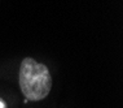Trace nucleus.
Masks as SVG:
<instances>
[{"label": "nucleus", "mask_w": 123, "mask_h": 108, "mask_svg": "<svg viewBox=\"0 0 123 108\" xmlns=\"http://www.w3.org/2000/svg\"><path fill=\"white\" fill-rule=\"evenodd\" d=\"M19 89L26 100H42L51 93L52 77L47 65L25 57L19 65Z\"/></svg>", "instance_id": "nucleus-1"}, {"label": "nucleus", "mask_w": 123, "mask_h": 108, "mask_svg": "<svg viewBox=\"0 0 123 108\" xmlns=\"http://www.w3.org/2000/svg\"><path fill=\"white\" fill-rule=\"evenodd\" d=\"M0 108H6L5 103H4V100H1V99H0Z\"/></svg>", "instance_id": "nucleus-2"}]
</instances>
